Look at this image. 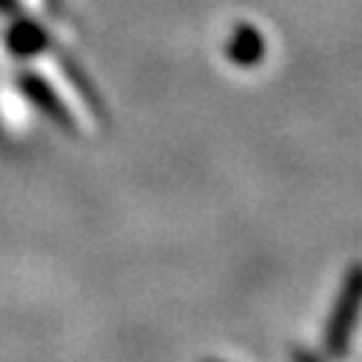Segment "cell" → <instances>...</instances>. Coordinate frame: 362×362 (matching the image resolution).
<instances>
[{"label": "cell", "mask_w": 362, "mask_h": 362, "mask_svg": "<svg viewBox=\"0 0 362 362\" xmlns=\"http://www.w3.org/2000/svg\"><path fill=\"white\" fill-rule=\"evenodd\" d=\"M294 362H317V359H314L311 354H303V351H297V354H294Z\"/></svg>", "instance_id": "obj_2"}, {"label": "cell", "mask_w": 362, "mask_h": 362, "mask_svg": "<svg viewBox=\"0 0 362 362\" xmlns=\"http://www.w3.org/2000/svg\"><path fill=\"white\" fill-rule=\"evenodd\" d=\"M359 311H362V265L348 271V277L342 283V291L337 297V305H334V314L328 320L325 348H328L331 356H342L348 351L354 328L359 322Z\"/></svg>", "instance_id": "obj_1"}]
</instances>
